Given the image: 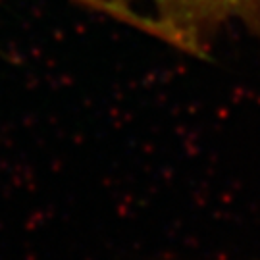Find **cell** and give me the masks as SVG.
I'll return each instance as SVG.
<instances>
[{"label": "cell", "mask_w": 260, "mask_h": 260, "mask_svg": "<svg viewBox=\"0 0 260 260\" xmlns=\"http://www.w3.org/2000/svg\"><path fill=\"white\" fill-rule=\"evenodd\" d=\"M187 54L205 56L222 31L241 27L260 41V0H70Z\"/></svg>", "instance_id": "cell-1"}]
</instances>
